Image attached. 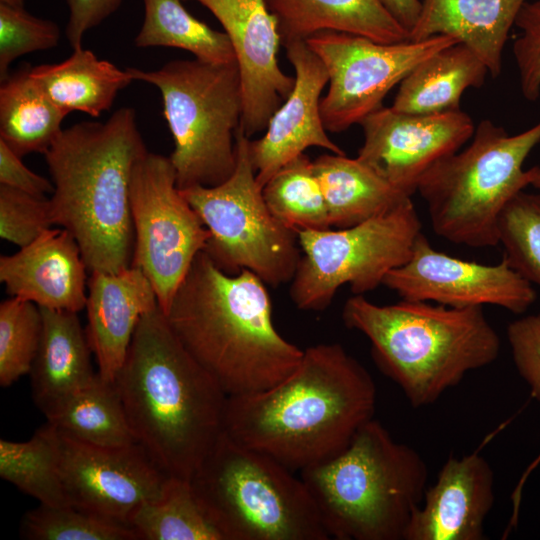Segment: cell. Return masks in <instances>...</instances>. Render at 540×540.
<instances>
[{
    "mask_svg": "<svg viewBox=\"0 0 540 540\" xmlns=\"http://www.w3.org/2000/svg\"><path fill=\"white\" fill-rule=\"evenodd\" d=\"M225 431L191 478L227 540H327L302 478Z\"/></svg>",
    "mask_w": 540,
    "mask_h": 540,
    "instance_id": "ba28073f",
    "label": "cell"
},
{
    "mask_svg": "<svg viewBox=\"0 0 540 540\" xmlns=\"http://www.w3.org/2000/svg\"><path fill=\"white\" fill-rule=\"evenodd\" d=\"M494 472L474 452L449 457L414 512L404 540H482L494 501Z\"/></svg>",
    "mask_w": 540,
    "mask_h": 540,
    "instance_id": "d6986e66",
    "label": "cell"
},
{
    "mask_svg": "<svg viewBox=\"0 0 540 540\" xmlns=\"http://www.w3.org/2000/svg\"><path fill=\"white\" fill-rule=\"evenodd\" d=\"M180 191L208 229L204 251L222 271L249 270L272 287L292 280L302 255L298 236L268 208L241 127L231 176L215 186Z\"/></svg>",
    "mask_w": 540,
    "mask_h": 540,
    "instance_id": "30bf717a",
    "label": "cell"
},
{
    "mask_svg": "<svg viewBox=\"0 0 540 540\" xmlns=\"http://www.w3.org/2000/svg\"><path fill=\"white\" fill-rule=\"evenodd\" d=\"M262 193L272 214L291 230L331 228L313 161L304 153L281 167L262 187Z\"/></svg>",
    "mask_w": 540,
    "mask_h": 540,
    "instance_id": "d6a6232c",
    "label": "cell"
},
{
    "mask_svg": "<svg viewBox=\"0 0 540 540\" xmlns=\"http://www.w3.org/2000/svg\"><path fill=\"white\" fill-rule=\"evenodd\" d=\"M265 285L249 270L222 271L202 251L165 314L185 348L228 396L267 389L302 359L304 350L277 331Z\"/></svg>",
    "mask_w": 540,
    "mask_h": 540,
    "instance_id": "3957f363",
    "label": "cell"
},
{
    "mask_svg": "<svg viewBox=\"0 0 540 540\" xmlns=\"http://www.w3.org/2000/svg\"><path fill=\"white\" fill-rule=\"evenodd\" d=\"M42 333L30 376L35 404L44 414L97 375L86 330L76 312L41 308Z\"/></svg>",
    "mask_w": 540,
    "mask_h": 540,
    "instance_id": "603a6c76",
    "label": "cell"
},
{
    "mask_svg": "<svg viewBox=\"0 0 540 540\" xmlns=\"http://www.w3.org/2000/svg\"><path fill=\"white\" fill-rule=\"evenodd\" d=\"M503 258L532 285L540 286V192L518 193L499 221Z\"/></svg>",
    "mask_w": 540,
    "mask_h": 540,
    "instance_id": "d590c367",
    "label": "cell"
},
{
    "mask_svg": "<svg viewBox=\"0 0 540 540\" xmlns=\"http://www.w3.org/2000/svg\"><path fill=\"white\" fill-rule=\"evenodd\" d=\"M68 113L30 75V68L8 75L0 86V140L16 154H44L62 132Z\"/></svg>",
    "mask_w": 540,
    "mask_h": 540,
    "instance_id": "83f0119b",
    "label": "cell"
},
{
    "mask_svg": "<svg viewBox=\"0 0 540 540\" xmlns=\"http://www.w3.org/2000/svg\"><path fill=\"white\" fill-rule=\"evenodd\" d=\"M488 68L465 44L449 45L419 63L400 83L392 108L410 114L460 109L468 88L481 87Z\"/></svg>",
    "mask_w": 540,
    "mask_h": 540,
    "instance_id": "d4e9b609",
    "label": "cell"
},
{
    "mask_svg": "<svg viewBox=\"0 0 540 540\" xmlns=\"http://www.w3.org/2000/svg\"><path fill=\"white\" fill-rule=\"evenodd\" d=\"M4 141L0 140V185L37 196L53 193L52 181L27 168Z\"/></svg>",
    "mask_w": 540,
    "mask_h": 540,
    "instance_id": "b9f144b4",
    "label": "cell"
},
{
    "mask_svg": "<svg viewBox=\"0 0 540 540\" xmlns=\"http://www.w3.org/2000/svg\"><path fill=\"white\" fill-rule=\"evenodd\" d=\"M284 45L295 70L294 87L272 115L264 135L250 140V157L261 187L281 167L309 147H321L331 153L345 155L327 135L321 117L320 96L329 80L325 65L305 41H291Z\"/></svg>",
    "mask_w": 540,
    "mask_h": 540,
    "instance_id": "ac0fdd59",
    "label": "cell"
},
{
    "mask_svg": "<svg viewBox=\"0 0 540 540\" xmlns=\"http://www.w3.org/2000/svg\"><path fill=\"white\" fill-rule=\"evenodd\" d=\"M384 9L409 33L415 26L422 8L421 0H378Z\"/></svg>",
    "mask_w": 540,
    "mask_h": 540,
    "instance_id": "7bdbcfd3",
    "label": "cell"
},
{
    "mask_svg": "<svg viewBox=\"0 0 540 540\" xmlns=\"http://www.w3.org/2000/svg\"><path fill=\"white\" fill-rule=\"evenodd\" d=\"M130 210L131 266L148 277L166 314L196 256L205 250L210 233L178 188L170 158L160 154L147 151L135 164Z\"/></svg>",
    "mask_w": 540,
    "mask_h": 540,
    "instance_id": "7c38bea8",
    "label": "cell"
},
{
    "mask_svg": "<svg viewBox=\"0 0 540 540\" xmlns=\"http://www.w3.org/2000/svg\"><path fill=\"white\" fill-rule=\"evenodd\" d=\"M342 320L369 339L378 368L414 408L433 404L467 373L493 363L500 351V338L483 307L405 299L378 305L353 295Z\"/></svg>",
    "mask_w": 540,
    "mask_h": 540,
    "instance_id": "5b68a950",
    "label": "cell"
},
{
    "mask_svg": "<svg viewBox=\"0 0 540 540\" xmlns=\"http://www.w3.org/2000/svg\"><path fill=\"white\" fill-rule=\"evenodd\" d=\"M328 73L329 88L320 101L327 131L340 133L380 109L388 92L422 61L458 43L448 35L385 44L336 31H321L305 40Z\"/></svg>",
    "mask_w": 540,
    "mask_h": 540,
    "instance_id": "4fadbf2b",
    "label": "cell"
},
{
    "mask_svg": "<svg viewBox=\"0 0 540 540\" xmlns=\"http://www.w3.org/2000/svg\"><path fill=\"white\" fill-rule=\"evenodd\" d=\"M143 2L144 21L135 38L137 47L179 48L190 52L197 60L213 64L236 62L227 34L193 17L181 0Z\"/></svg>",
    "mask_w": 540,
    "mask_h": 540,
    "instance_id": "f546056e",
    "label": "cell"
},
{
    "mask_svg": "<svg viewBox=\"0 0 540 540\" xmlns=\"http://www.w3.org/2000/svg\"><path fill=\"white\" fill-rule=\"evenodd\" d=\"M195 1L218 19L229 37L243 95L240 127L250 138L267 128L295 83V77L285 74L278 64L282 40L277 18L266 0Z\"/></svg>",
    "mask_w": 540,
    "mask_h": 540,
    "instance_id": "e0dca14e",
    "label": "cell"
},
{
    "mask_svg": "<svg viewBox=\"0 0 540 540\" xmlns=\"http://www.w3.org/2000/svg\"><path fill=\"white\" fill-rule=\"evenodd\" d=\"M0 4L12 7H24V0H0Z\"/></svg>",
    "mask_w": 540,
    "mask_h": 540,
    "instance_id": "f6af8a7d",
    "label": "cell"
},
{
    "mask_svg": "<svg viewBox=\"0 0 540 540\" xmlns=\"http://www.w3.org/2000/svg\"><path fill=\"white\" fill-rule=\"evenodd\" d=\"M123 0H66L69 10L66 38L73 50L81 48L85 34L101 24Z\"/></svg>",
    "mask_w": 540,
    "mask_h": 540,
    "instance_id": "60d3db41",
    "label": "cell"
},
{
    "mask_svg": "<svg viewBox=\"0 0 540 540\" xmlns=\"http://www.w3.org/2000/svg\"><path fill=\"white\" fill-rule=\"evenodd\" d=\"M330 538L404 540L427 488L425 460L376 419L335 456L301 470Z\"/></svg>",
    "mask_w": 540,
    "mask_h": 540,
    "instance_id": "8992f818",
    "label": "cell"
},
{
    "mask_svg": "<svg viewBox=\"0 0 540 540\" xmlns=\"http://www.w3.org/2000/svg\"><path fill=\"white\" fill-rule=\"evenodd\" d=\"M20 536L28 540H140L129 525L71 505L39 504L24 515Z\"/></svg>",
    "mask_w": 540,
    "mask_h": 540,
    "instance_id": "836d02e7",
    "label": "cell"
},
{
    "mask_svg": "<svg viewBox=\"0 0 540 540\" xmlns=\"http://www.w3.org/2000/svg\"><path fill=\"white\" fill-rule=\"evenodd\" d=\"M409 40L448 35L468 46L496 78L509 32L527 0H421Z\"/></svg>",
    "mask_w": 540,
    "mask_h": 540,
    "instance_id": "7402d4cb",
    "label": "cell"
},
{
    "mask_svg": "<svg viewBox=\"0 0 540 540\" xmlns=\"http://www.w3.org/2000/svg\"><path fill=\"white\" fill-rule=\"evenodd\" d=\"M56 225L52 204L37 197L0 185V236L24 247Z\"/></svg>",
    "mask_w": 540,
    "mask_h": 540,
    "instance_id": "74e56055",
    "label": "cell"
},
{
    "mask_svg": "<svg viewBox=\"0 0 540 540\" xmlns=\"http://www.w3.org/2000/svg\"><path fill=\"white\" fill-rule=\"evenodd\" d=\"M30 75L62 110L92 117L108 111L118 93L134 81L127 69L99 59L83 47L60 63L31 67Z\"/></svg>",
    "mask_w": 540,
    "mask_h": 540,
    "instance_id": "484cf974",
    "label": "cell"
},
{
    "mask_svg": "<svg viewBox=\"0 0 540 540\" xmlns=\"http://www.w3.org/2000/svg\"><path fill=\"white\" fill-rule=\"evenodd\" d=\"M0 476L39 504L68 505L59 472L57 428L47 421L27 441L0 439Z\"/></svg>",
    "mask_w": 540,
    "mask_h": 540,
    "instance_id": "1f68e13d",
    "label": "cell"
},
{
    "mask_svg": "<svg viewBox=\"0 0 540 540\" xmlns=\"http://www.w3.org/2000/svg\"><path fill=\"white\" fill-rule=\"evenodd\" d=\"M360 125L364 141L356 158L410 197L423 175L460 150L475 131L462 110L423 115L381 107Z\"/></svg>",
    "mask_w": 540,
    "mask_h": 540,
    "instance_id": "2e32d148",
    "label": "cell"
},
{
    "mask_svg": "<svg viewBox=\"0 0 540 540\" xmlns=\"http://www.w3.org/2000/svg\"><path fill=\"white\" fill-rule=\"evenodd\" d=\"M520 29L513 44L521 93L528 101L540 96V0L526 1L517 16Z\"/></svg>",
    "mask_w": 540,
    "mask_h": 540,
    "instance_id": "f35d334b",
    "label": "cell"
},
{
    "mask_svg": "<svg viewBox=\"0 0 540 540\" xmlns=\"http://www.w3.org/2000/svg\"><path fill=\"white\" fill-rule=\"evenodd\" d=\"M158 306L145 273L134 266L116 272H91L87 285L86 334L98 374L114 382L140 319Z\"/></svg>",
    "mask_w": 540,
    "mask_h": 540,
    "instance_id": "44dd1931",
    "label": "cell"
},
{
    "mask_svg": "<svg viewBox=\"0 0 540 540\" xmlns=\"http://www.w3.org/2000/svg\"><path fill=\"white\" fill-rule=\"evenodd\" d=\"M129 525L140 540H227L190 480L172 477L162 497L141 505Z\"/></svg>",
    "mask_w": 540,
    "mask_h": 540,
    "instance_id": "4dcf8cb0",
    "label": "cell"
},
{
    "mask_svg": "<svg viewBox=\"0 0 540 540\" xmlns=\"http://www.w3.org/2000/svg\"><path fill=\"white\" fill-rule=\"evenodd\" d=\"M540 142V121L509 135L485 119L471 144L434 164L417 192L426 202L433 231L459 245H499V221L508 203L530 185L523 164Z\"/></svg>",
    "mask_w": 540,
    "mask_h": 540,
    "instance_id": "52a82bcc",
    "label": "cell"
},
{
    "mask_svg": "<svg viewBox=\"0 0 540 540\" xmlns=\"http://www.w3.org/2000/svg\"><path fill=\"white\" fill-rule=\"evenodd\" d=\"M278 21L282 43L321 31L363 36L385 44L409 40L404 29L378 0H266Z\"/></svg>",
    "mask_w": 540,
    "mask_h": 540,
    "instance_id": "cb8c5ba5",
    "label": "cell"
},
{
    "mask_svg": "<svg viewBox=\"0 0 540 540\" xmlns=\"http://www.w3.org/2000/svg\"><path fill=\"white\" fill-rule=\"evenodd\" d=\"M313 165L331 226L357 225L410 198L357 158L323 154L313 161Z\"/></svg>",
    "mask_w": 540,
    "mask_h": 540,
    "instance_id": "4316f807",
    "label": "cell"
},
{
    "mask_svg": "<svg viewBox=\"0 0 540 540\" xmlns=\"http://www.w3.org/2000/svg\"><path fill=\"white\" fill-rule=\"evenodd\" d=\"M42 333V314L33 302L10 297L0 304V385L29 374Z\"/></svg>",
    "mask_w": 540,
    "mask_h": 540,
    "instance_id": "e575fe53",
    "label": "cell"
},
{
    "mask_svg": "<svg viewBox=\"0 0 540 540\" xmlns=\"http://www.w3.org/2000/svg\"><path fill=\"white\" fill-rule=\"evenodd\" d=\"M87 271L78 243L64 228H50L18 252L0 257L7 293L47 309H84Z\"/></svg>",
    "mask_w": 540,
    "mask_h": 540,
    "instance_id": "ffe728a7",
    "label": "cell"
},
{
    "mask_svg": "<svg viewBox=\"0 0 540 540\" xmlns=\"http://www.w3.org/2000/svg\"><path fill=\"white\" fill-rule=\"evenodd\" d=\"M376 399L372 376L342 345L317 344L282 381L228 396L224 431L301 471L341 452L374 418Z\"/></svg>",
    "mask_w": 540,
    "mask_h": 540,
    "instance_id": "6da1fadb",
    "label": "cell"
},
{
    "mask_svg": "<svg viewBox=\"0 0 540 540\" xmlns=\"http://www.w3.org/2000/svg\"><path fill=\"white\" fill-rule=\"evenodd\" d=\"M383 285L401 299L454 308L493 305L524 313L536 300L533 285L506 259L494 265L462 260L435 250L421 232L407 262L391 270Z\"/></svg>",
    "mask_w": 540,
    "mask_h": 540,
    "instance_id": "9a60e30c",
    "label": "cell"
},
{
    "mask_svg": "<svg viewBox=\"0 0 540 540\" xmlns=\"http://www.w3.org/2000/svg\"><path fill=\"white\" fill-rule=\"evenodd\" d=\"M507 340L518 373L540 402V311L512 321Z\"/></svg>",
    "mask_w": 540,
    "mask_h": 540,
    "instance_id": "ab89813d",
    "label": "cell"
},
{
    "mask_svg": "<svg viewBox=\"0 0 540 540\" xmlns=\"http://www.w3.org/2000/svg\"><path fill=\"white\" fill-rule=\"evenodd\" d=\"M146 152L135 110L121 107L105 122L63 129L44 153L55 223L73 235L90 272L116 273L131 265L130 185Z\"/></svg>",
    "mask_w": 540,
    "mask_h": 540,
    "instance_id": "277c9868",
    "label": "cell"
},
{
    "mask_svg": "<svg viewBox=\"0 0 540 540\" xmlns=\"http://www.w3.org/2000/svg\"><path fill=\"white\" fill-rule=\"evenodd\" d=\"M47 421L86 443L116 447L136 443L114 382L96 377L44 413Z\"/></svg>",
    "mask_w": 540,
    "mask_h": 540,
    "instance_id": "f1b7e54d",
    "label": "cell"
},
{
    "mask_svg": "<svg viewBox=\"0 0 540 540\" xmlns=\"http://www.w3.org/2000/svg\"><path fill=\"white\" fill-rule=\"evenodd\" d=\"M296 233L303 254L291 280V300L300 310L323 311L345 284L354 295L383 285L410 258L421 223L410 197L351 227Z\"/></svg>",
    "mask_w": 540,
    "mask_h": 540,
    "instance_id": "8fae6325",
    "label": "cell"
},
{
    "mask_svg": "<svg viewBox=\"0 0 540 540\" xmlns=\"http://www.w3.org/2000/svg\"><path fill=\"white\" fill-rule=\"evenodd\" d=\"M57 431L68 505L129 525L141 505L164 495L172 477L141 444L98 446Z\"/></svg>",
    "mask_w": 540,
    "mask_h": 540,
    "instance_id": "5bb4252c",
    "label": "cell"
},
{
    "mask_svg": "<svg viewBox=\"0 0 540 540\" xmlns=\"http://www.w3.org/2000/svg\"><path fill=\"white\" fill-rule=\"evenodd\" d=\"M134 81L157 87L174 141L169 156L178 188L215 186L236 166V135L243 115L237 62L172 60L160 69L127 68Z\"/></svg>",
    "mask_w": 540,
    "mask_h": 540,
    "instance_id": "9c48e42d",
    "label": "cell"
},
{
    "mask_svg": "<svg viewBox=\"0 0 540 540\" xmlns=\"http://www.w3.org/2000/svg\"><path fill=\"white\" fill-rule=\"evenodd\" d=\"M61 38L59 26L28 13L24 7L0 4V79L8 77L9 67L18 57L56 47Z\"/></svg>",
    "mask_w": 540,
    "mask_h": 540,
    "instance_id": "8d00e7d4",
    "label": "cell"
},
{
    "mask_svg": "<svg viewBox=\"0 0 540 540\" xmlns=\"http://www.w3.org/2000/svg\"><path fill=\"white\" fill-rule=\"evenodd\" d=\"M114 383L137 443L168 475L191 480L224 432L228 395L159 305L140 319Z\"/></svg>",
    "mask_w": 540,
    "mask_h": 540,
    "instance_id": "7a4b0ae2",
    "label": "cell"
},
{
    "mask_svg": "<svg viewBox=\"0 0 540 540\" xmlns=\"http://www.w3.org/2000/svg\"><path fill=\"white\" fill-rule=\"evenodd\" d=\"M531 182L530 185L537 188L540 192V164L529 169Z\"/></svg>",
    "mask_w": 540,
    "mask_h": 540,
    "instance_id": "ee69618b",
    "label": "cell"
}]
</instances>
